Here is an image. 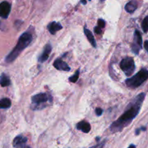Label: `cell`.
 <instances>
[{"instance_id":"obj_1","label":"cell","mask_w":148,"mask_h":148,"mask_svg":"<svg viewBox=\"0 0 148 148\" xmlns=\"http://www.w3.org/2000/svg\"><path fill=\"white\" fill-rule=\"evenodd\" d=\"M145 98V94L144 92H142L133 99V101L129 104L127 111H125L121 116H120L116 121H114L110 127V130L113 133L122 131L125 127L131 124L132 121L140 113Z\"/></svg>"},{"instance_id":"obj_2","label":"cell","mask_w":148,"mask_h":148,"mask_svg":"<svg viewBox=\"0 0 148 148\" xmlns=\"http://www.w3.org/2000/svg\"><path fill=\"white\" fill-rule=\"evenodd\" d=\"M32 40H33V36L30 33H24L23 35H21L15 47L6 57V62L10 63L15 60L17 56L20 54V53L30 45Z\"/></svg>"},{"instance_id":"obj_3","label":"cell","mask_w":148,"mask_h":148,"mask_svg":"<svg viewBox=\"0 0 148 148\" xmlns=\"http://www.w3.org/2000/svg\"><path fill=\"white\" fill-rule=\"evenodd\" d=\"M148 79V70L147 69H142L135 75L131 78L126 79V85L130 88H137L144 83Z\"/></svg>"},{"instance_id":"obj_4","label":"cell","mask_w":148,"mask_h":148,"mask_svg":"<svg viewBox=\"0 0 148 148\" xmlns=\"http://www.w3.org/2000/svg\"><path fill=\"white\" fill-rule=\"evenodd\" d=\"M51 100V96L44 92L33 95L32 97V104L33 106V108L39 109V108H44V103Z\"/></svg>"},{"instance_id":"obj_5","label":"cell","mask_w":148,"mask_h":148,"mask_svg":"<svg viewBox=\"0 0 148 148\" xmlns=\"http://www.w3.org/2000/svg\"><path fill=\"white\" fill-rule=\"evenodd\" d=\"M120 67L127 76H130L135 70V64L132 57H126L121 60Z\"/></svg>"},{"instance_id":"obj_6","label":"cell","mask_w":148,"mask_h":148,"mask_svg":"<svg viewBox=\"0 0 148 148\" xmlns=\"http://www.w3.org/2000/svg\"><path fill=\"white\" fill-rule=\"evenodd\" d=\"M143 48V38L142 35L139 30H136L134 34V41L132 45V51L135 54H138L140 49Z\"/></svg>"},{"instance_id":"obj_7","label":"cell","mask_w":148,"mask_h":148,"mask_svg":"<svg viewBox=\"0 0 148 148\" xmlns=\"http://www.w3.org/2000/svg\"><path fill=\"white\" fill-rule=\"evenodd\" d=\"M11 10V5L7 1H2L0 3V17L2 18H7Z\"/></svg>"},{"instance_id":"obj_8","label":"cell","mask_w":148,"mask_h":148,"mask_svg":"<svg viewBox=\"0 0 148 148\" xmlns=\"http://www.w3.org/2000/svg\"><path fill=\"white\" fill-rule=\"evenodd\" d=\"M27 139L23 135H19L16 137L13 140V147L14 148H27L26 143Z\"/></svg>"},{"instance_id":"obj_9","label":"cell","mask_w":148,"mask_h":148,"mask_svg":"<svg viewBox=\"0 0 148 148\" xmlns=\"http://www.w3.org/2000/svg\"><path fill=\"white\" fill-rule=\"evenodd\" d=\"M53 66L56 68L58 70H62V71H68L70 70V67L68 66L66 62H64V61H62V59H56L55 60V62H53Z\"/></svg>"},{"instance_id":"obj_10","label":"cell","mask_w":148,"mask_h":148,"mask_svg":"<svg viewBox=\"0 0 148 148\" xmlns=\"http://www.w3.org/2000/svg\"><path fill=\"white\" fill-rule=\"evenodd\" d=\"M51 46L50 44H47L45 46L44 49H43V52L40 54V56H39L38 61L40 63H43V62H46L48 59H49V54H50L51 51Z\"/></svg>"},{"instance_id":"obj_11","label":"cell","mask_w":148,"mask_h":148,"mask_svg":"<svg viewBox=\"0 0 148 148\" xmlns=\"http://www.w3.org/2000/svg\"><path fill=\"white\" fill-rule=\"evenodd\" d=\"M47 27L49 31L50 32V33H51L52 35H54L56 31H59L61 29H62V25L59 23H56V22H52V23H50L48 25Z\"/></svg>"},{"instance_id":"obj_12","label":"cell","mask_w":148,"mask_h":148,"mask_svg":"<svg viewBox=\"0 0 148 148\" xmlns=\"http://www.w3.org/2000/svg\"><path fill=\"white\" fill-rule=\"evenodd\" d=\"M77 129L81 130L84 133H88L91 130L90 124L85 121H82L77 124Z\"/></svg>"},{"instance_id":"obj_13","label":"cell","mask_w":148,"mask_h":148,"mask_svg":"<svg viewBox=\"0 0 148 148\" xmlns=\"http://www.w3.org/2000/svg\"><path fill=\"white\" fill-rule=\"evenodd\" d=\"M137 7H138L137 1H129L127 4H126L125 10L127 12L133 13L136 10H137Z\"/></svg>"},{"instance_id":"obj_14","label":"cell","mask_w":148,"mask_h":148,"mask_svg":"<svg viewBox=\"0 0 148 148\" xmlns=\"http://www.w3.org/2000/svg\"><path fill=\"white\" fill-rule=\"evenodd\" d=\"M84 33H85V36L87 37L88 40H89L90 43H91V45H92L94 48L96 47V42H95V38H94L93 35L91 33V31H90V30H88V28H86V27H84Z\"/></svg>"},{"instance_id":"obj_15","label":"cell","mask_w":148,"mask_h":148,"mask_svg":"<svg viewBox=\"0 0 148 148\" xmlns=\"http://www.w3.org/2000/svg\"><path fill=\"white\" fill-rule=\"evenodd\" d=\"M11 106V101L9 98H5L0 100V109H6Z\"/></svg>"},{"instance_id":"obj_16","label":"cell","mask_w":148,"mask_h":148,"mask_svg":"<svg viewBox=\"0 0 148 148\" xmlns=\"http://www.w3.org/2000/svg\"><path fill=\"white\" fill-rule=\"evenodd\" d=\"M10 79L5 74H2L0 77V85L2 87H7L10 85Z\"/></svg>"},{"instance_id":"obj_17","label":"cell","mask_w":148,"mask_h":148,"mask_svg":"<svg viewBox=\"0 0 148 148\" xmlns=\"http://www.w3.org/2000/svg\"><path fill=\"white\" fill-rule=\"evenodd\" d=\"M142 28L145 33H147L148 31V16H146L143 20V23H142Z\"/></svg>"},{"instance_id":"obj_18","label":"cell","mask_w":148,"mask_h":148,"mask_svg":"<svg viewBox=\"0 0 148 148\" xmlns=\"http://www.w3.org/2000/svg\"><path fill=\"white\" fill-rule=\"evenodd\" d=\"M79 71L77 70L76 72H75V74L73 75V76L70 77L69 78V81L72 82H76L77 81L78 78H79Z\"/></svg>"},{"instance_id":"obj_19","label":"cell","mask_w":148,"mask_h":148,"mask_svg":"<svg viewBox=\"0 0 148 148\" xmlns=\"http://www.w3.org/2000/svg\"><path fill=\"white\" fill-rule=\"evenodd\" d=\"M98 27H99L100 28H103L106 25V22L103 20H102V19H99L98 20Z\"/></svg>"},{"instance_id":"obj_20","label":"cell","mask_w":148,"mask_h":148,"mask_svg":"<svg viewBox=\"0 0 148 148\" xmlns=\"http://www.w3.org/2000/svg\"><path fill=\"white\" fill-rule=\"evenodd\" d=\"M94 30H95V33H97V34H101V33H102V29L100 28L99 27H95Z\"/></svg>"},{"instance_id":"obj_21","label":"cell","mask_w":148,"mask_h":148,"mask_svg":"<svg viewBox=\"0 0 148 148\" xmlns=\"http://www.w3.org/2000/svg\"><path fill=\"white\" fill-rule=\"evenodd\" d=\"M146 130H147V128H146V127H141V128L138 129V130H136V132H135L136 135H138V134H140V131H145Z\"/></svg>"},{"instance_id":"obj_22","label":"cell","mask_w":148,"mask_h":148,"mask_svg":"<svg viewBox=\"0 0 148 148\" xmlns=\"http://www.w3.org/2000/svg\"><path fill=\"white\" fill-rule=\"evenodd\" d=\"M104 144H105V142H103V143H100V144L96 145L93 146V147H90V148H103V147L104 146Z\"/></svg>"},{"instance_id":"obj_23","label":"cell","mask_w":148,"mask_h":148,"mask_svg":"<svg viewBox=\"0 0 148 148\" xmlns=\"http://www.w3.org/2000/svg\"><path fill=\"white\" fill-rule=\"evenodd\" d=\"M95 113H96V114L98 116H101V114L103 113V110L101 108H97L96 110H95Z\"/></svg>"},{"instance_id":"obj_24","label":"cell","mask_w":148,"mask_h":148,"mask_svg":"<svg viewBox=\"0 0 148 148\" xmlns=\"http://www.w3.org/2000/svg\"><path fill=\"white\" fill-rule=\"evenodd\" d=\"M144 46H145V50L148 52V40H146V41L145 42Z\"/></svg>"},{"instance_id":"obj_25","label":"cell","mask_w":148,"mask_h":148,"mask_svg":"<svg viewBox=\"0 0 148 148\" xmlns=\"http://www.w3.org/2000/svg\"><path fill=\"white\" fill-rule=\"evenodd\" d=\"M128 148H136V146L134 145H131Z\"/></svg>"}]
</instances>
